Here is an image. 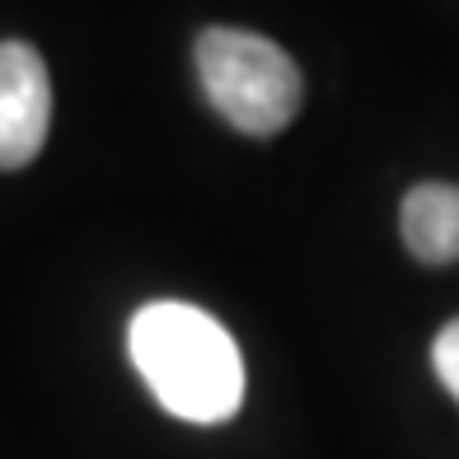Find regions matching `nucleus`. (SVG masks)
Returning a JSON list of instances; mask_svg holds the SVG:
<instances>
[{
  "instance_id": "1",
  "label": "nucleus",
  "mask_w": 459,
  "mask_h": 459,
  "mask_svg": "<svg viewBox=\"0 0 459 459\" xmlns=\"http://www.w3.org/2000/svg\"><path fill=\"white\" fill-rule=\"evenodd\" d=\"M132 366L164 412L197 427L230 422L244 403V357L235 338L197 305L155 300L127 328Z\"/></svg>"
},
{
  "instance_id": "2",
  "label": "nucleus",
  "mask_w": 459,
  "mask_h": 459,
  "mask_svg": "<svg viewBox=\"0 0 459 459\" xmlns=\"http://www.w3.org/2000/svg\"><path fill=\"white\" fill-rule=\"evenodd\" d=\"M197 80L235 132L273 136L300 113L305 80L273 38L248 29H206L197 38Z\"/></svg>"
},
{
  "instance_id": "3",
  "label": "nucleus",
  "mask_w": 459,
  "mask_h": 459,
  "mask_svg": "<svg viewBox=\"0 0 459 459\" xmlns=\"http://www.w3.org/2000/svg\"><path fill=\"white\" fill-rule=\"evenodd\" d=\"M52 127V80L29 43H0V169H24Z\"/></svg>"
},
{
  "instance_id": "4",
  "label": "nucleus",
  "mask_w": 459,
  "mask_h": 459,
  "mask_svg": "<svg viewBox=\"0 0 459 459\" xmlns=\"http://www.w3.org/2000/svg\"><path fill=\"white\" fill-rule=\"evenodd\" d=\"M403 244L417 263H455L459 258V183H417L403 197Z\"/></svg>"
},
{
  "instance_id": "5",
  "label": "nucleus",
  "mask_w": 459,
  "mask_h": 459,
  "mask_svg": "<svg viewBox=\"0 0 459 459\" xmlns=\"http://www.w3.org/2000/svg\"><path fill=\"white\" fill-rule=\"evenodd\" d=\"M431 366H436L441 385L455 394V403H459V319H450L441 333H436V342H431Z\"/></svg>"
}]
</instances>
